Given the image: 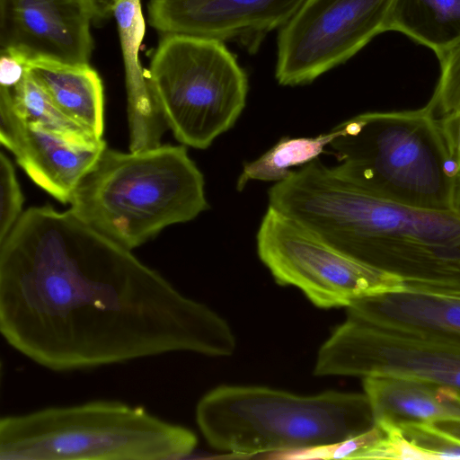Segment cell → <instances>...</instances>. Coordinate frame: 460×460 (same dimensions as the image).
<instances>
[{
  "label": "cell",
  "mask_w": 460,
  "mask_h": 460,
  "mask_svg": "<svg viewBox=\"0 0 460 460\" xmlns=\"http://www.w3.org/2000/svg\"><path fill=\"white\" fill-rule=\"evenodd\" d=\"M387 31L403 33L437 54L460 40V0H393Z\"/></svg>",
  "instance_id": "obj_18"
},
{
  "label": "cell",
  "mask_w": 460,
  "mask_h": 460,
  "mask_svg": "<svg viewBox=\"0 0 460 460\" xmlns=\"http://www.w3.org/2000/svg\"><path fill=\"white\" fill-rule=\"evenodd\" d=\"M331 143L334 168L367 192L400 205L457 213L460 151L426 105L358 114Z\"/></svg>",
  "instance_id": "obj_3"
},
{
  "label": "cell",
  "mask_w": 460,
  "mask_h": 460,
  "mask_svg": "<svg viewBox=\"0 0 460 460\" xmlns=\"http://www.w3.org/2000/svg\"><path fill=\"white\" fill-rule=\"evenodd\" d=\"M402 436L431 459H460V441L441 432L430 423H411L397 427Z\"/></svg>",
  "instance_id": "obj_24"
},
{
  "label": "cell",
  "mask_w": 460,
  "mask_h": 460,
  "mask_svg": "<svg viewBox=\"0 0 460 460\" xmlns=\"http://www.w3.org/2000/svg\"><path fill=\"white\" fill-rule=\"evenodd\" d=\"M30 58L22 52L11 49H1L0 87L13 89L19 84L28 74Z\"/></svg>",
  "instance_id": "obj_25"
},
{
  "label": "cell",
  "mask_w": 460,
  "mask_h": 460,
  "mask_svg": "<svg viewBox=\"0 0 460 460\" xmlns=\"http://www.w3.org/2000/svg\"><path fill=\"white\" fill-rule=\"evenodd\" d=\"M342 125L329 133L314 137H283L255 161L246 163L237 180V190H242L252 180L280 181L290 174L293 166L306 164L316 159L324 147L342 134Z\"/></svg>",
  "instance_id": "obj_20"
},
{
  "label": "cell",
  "mask_w": 460,
  "mask_h": 460,
  "mask_svg": "<svg viewBox=\"0 0 460 460\" xmlns=\"http://www.w3.org/2000/svg\"><path fill=\"white\" fill-rule=\"evenodd\" d=\"M430 424L441 432L460 441V420H439Z\"/></svg>",
  "instance_id": "obj_27"
},
{
  "label": "cell",
  "mask_w": 460,
  "mask_h": 460,
  "mask_svg": "<svg viewBox=\"0 0 460 460\" xmlns=\"http://www.w3.org/2000/svg\"><path fill=\"white\" fill-rule=\"evenodd\" d=\"M92 19L101 21L112 15V10L117 0H83Z\"/></svg>",
  "instance_id": "obj_26"
},
{
  "label": "cell",
  "mask_w": 460,
  "mask_h": 460,
  "mask_svg": "<svg viewBox=\"0 0 460 460\" xmlns=\"http://www.w3.org/2000/svg\"><path fill=\"white\" fill-rule=\"evenodd\" d=\"M196 421L214 448L251 456L341 441L376 424L365 394L314 395L255 385H220L199 401Z\"/></svg>",
  "instance_id": "obj_5"
},
{
  "label": "cell",
  "mask_w": 460,
  "mask_h": 460,
  "mask_svg": "<svg viewBox=\"0 0 460 460\" xmlns=\"http://www.w3.org/2000/svg\"><path fill=\"white\" fill-rule=\"evenodd\" d=\"M0 141L35 184L64 204L70 202L78 184L107 146L105 141L93 146L74 145L27 123L2 92Z\"/></svg>",
  "instance_id": "obj_13"
},
{
  "label": "cell",
  "mask_w": 460,
  "mask_h": 460,
  "mask_svg": "<svg viewBox=\"0 0 460 460\" xmlns=\"http://www.w3.org/2000/svg\"><path fill=\"white\" fill-rule=\"evenodd\" d=\"M28 75L64 114L102 138L103 84L89 64L31 58Z\"/></svg>",
  "instance_id": "obj_17"
},
{
  "label": "cell",
  "mask_w": 460,
  "mask_h": 460,
  "mask_svg": "<svg viewBox=\"0 0 460 460\" xmlns=\"http://www.w3.org/2000/svg\"><path fill=\"white\" fill-rule=\"evenodd\" d=\"M92 16L83 0H0V43L30 59L89 64Z\"/></svg>",
  "instance_id": "obj_12"
},
{
  "label": "cell",
  "mask_w": 460,
  "mask_h": 460,
  "mask_svg": "<svg viewBox=\"0 0 460 460\" xmlns=\"http://www.w3.org/2000/svg\"><path fill=\"white\" fill-rule=\"evenodd\" d=\"M112 15L117 24L125 68L129 151L155 148L161 145L166 123L139 59L146 31L141 0H117Z\"/></svg>",
  "instance_id": "obj_15"
},
{
  "label": "cell",
  "mask_w": 460,
  "mask_h": 460,
  "mask_svg": "<svg viewBox=\"0 0 460 460\" xmlns=\"http://www.w3.org/2000/svg\"><path fill=\"white\" fill-rule=\"evenodd\" d=\"M303 0H151L149 23L164 34H186L225 42L236 40L256 51L279 30Z\"/></svg>",
  "instance_id": "obj_11"
},
{
  "label": "cell",
  "mask_w": 460,
  "mask_h": 460,
  "mask_svg": "<svg viewBox=\"0 0 460 460\" xmlns=\"http://www.w3.org/2000/svg\"><path fill=\"white\" fill-rule=\"evenodd\" d=\"M190 429L143 406L93 400L0 420L1 460H165L190 455Z\"/></svg>",
  "instance_id": "obj_6"
},
{
  "label": "cell",
  "mask_w": 460,
  "mask_h": 460,
  "mask_svg": "<svg viewBox=\"0 0 460 460\" xmlns=\"http://www.w3.org/2000/svg\"><path fill=\"white\" fill-rule=\"evenodd\" d=\"M84 224L132 250L208 208L205 181L184 146L103 150L70 199Z\"/></svg>",
  "instance_id": "obj_4"
},
{
  "label": "cell",
  "mask_w": 460,
  "mask_h": 460,
  "mask_svg": "<svg viewBox=\"0 0 460 460\" xmlns=\"http://www.w3.org/2000/svg\"><path fill=\"white\" fill-rule=\"evenodd\" d=\"M457 213L460 214V202H459V206H458V208H457Z\"/></svg>",
  "instance_id": "obj_28"
},
{
  "label": "cell",
  "mask_w": 460,
  "mask_h": 460,
  "mask_svg": "<svg viewBox=\"0 0 460 460\" xmlns=\"http://www.w3.org/2000/svg\"><path fill=\"white\" fill-rule=\"evenodd\" d=\"M0 243L22 215L23 195L11 160L0 154Z\"/></svg>",
  "instance_id": "obj_23"
},
{
  "label": "cell",
  "mask_w": 460,
  "mask_h": 460,
  "mask_svg": "<svg viewBox=\"0 0 460 460\" xmlns=\"http://www.w3.org/2000/svg\"><path fill=\"white\" fill-rule=\"evenodd\" d=\"M387 433L385 429L376 423L367 431L341 441L271 453L269 458L286 460L356 459L360 453L386 437Z\"/></svg>",
  "instance_id": "obj_22"
},
{
  "label": "cell",
  "mask_w": 460,
  "mask_h": 460,
  "mask_svg": "<svg viewBox=\"0 0 460 460\" xmlns=\"http://www.w3.org/2000/svg\"><path fill=\"white\" fill-rule=\"evenodd\" d=\"M363 387L376 424L397 428L404 424L460 420V391L455 388L394 376H366Z\"/></svg>",
  "instance_id": "obj_16"
},
{
  "label": "cell",
  "mask_w": 460,
  "mask_h": 460,
  "mask_svg": "<svg viewBox=\"0 0 460 460\" xmlns=\"http://www.w3.org/2000/svg\"><path fill=\"white\" fill-rule=\"evenodd\" d=\"M256 243L275 280L299 288L321 308L347 307L361 297L405 288L400 278L339 251L269 206Z\"/></svg>",
  "instance_id": "obj_8"
},
{
  "label": "cell",
  "mask_w": 460,
  "mask_h": 460,
  "mask_svg": "<svg viewBox=\"0 0 460 460\" xmlns=\"http://www.w3.org/2000/svg\"><path fill=\"white\" fill-rule=\"evenodd\" d=\"M0 332L56 372L173 352L227 357V322L131 250L50 206L25 210L0 243Z\"/></svg>",
  "instance_id": "obj_1"
},
{
  "label": "cell",
  "mask_w": 460,
  "mask_h": 460,
  "mask_svg": "<svg viewBox=\"0 0 460 460\" xmlns=\"http://www.w3.org/2000/svg\"><path fill=\"white\" fill-rule=\"evenodd\" d=\"M290 217L323 242L400 278L406 289L460 296V214L376 197L321 162L297 181Z\"/></svg>",
  "instance_id": "obj_2"
},
{
  "label": "cell",
  "mask_w": 460,
  "mask_h": 460,
  "mask_svg": "<svg viewBox=\"0 0 460 460\" xmlns=\"http://www.w3.org/2000/svg\"><path fill=\"white\" fill-rule=\"evenodd\" d=\"M393 0H303L279 30L276 79L312 83L385 31Z\"/></svg>",
  "instance_id": "obj_9"
},
{
  "label": "cell",
  "mask_w": 460,
  "mask_h": 460,
  "mask_svg": "<svg viewBox=\"0 0 460 460\" xmlns=\"http://www.w3.org/2000/svg\"><path fill=\"white\" fill-rule=\"evenodd\" d=\"M0 92L8 96L16 114L27 123L77 146H93L104 142L64 114L28 74L14 88L0 87Z\"/></svg>",
  "instance_id": "obj_19"
},
{
  "label": "cell",
  "mask_w": 460,
  "mask_h": 460,
  "mask_svg": "<svg viewBox=\"0 0 460 460\" xmlns=\"http://www.w3.org/2000/svg\"><path fill=\"white\" fill-rule=\"evenodd\" d=\"M314 375L415 378L460 391V345L348 317L321 346Z\"/></svg>",
  "instance_id": "obj_10"
},
{
  "label": "cell",
  "mask_w": 460,
  "mask_h": 460,
  "mask_svg": "<svg viewBox=\"0 0 460 460\" xmlns=\"http://www.w3.org/2000/svg\"><path fill=\"white\" fill-rule=\"evenodd\" d=\"M436 56L440 75L427 106L442 119L460 150V40Z\"/></svg>",
  "instance_id": "obj_21"
},
{
  "label": "cell",
  "mask_w": 460,
  "mask_h": 460,
  "mask_svg": "<svg viewBox=\"0 0 460 460\" xmlns=\"http://www.w3.org/2000/svg\"><path fill=\"white\" fill-rule=\"evenodd\" d=\"M348 317L381 328L460 345V296L411 289L354 300Z\"/></svg>",
  "instance_id": "obj_14"
},
{
  "label": "cell",
  "mask_w": 460,
  "mask_h": 460,
  "mask_svg": "<svg viewBox=\"0 0 460 460\" xmlns=\"http://www.w3.org/2000/svg\"><path fill=\"white\" fill-rule=\"evenodd\" d=\"M146 76L166 125L193 148H208L245 106L247 75L221 40L164 34Z\"/></svg>",
  "instance_id": "obj_7"
}]
</instances>
